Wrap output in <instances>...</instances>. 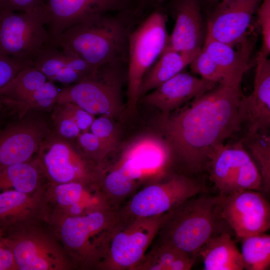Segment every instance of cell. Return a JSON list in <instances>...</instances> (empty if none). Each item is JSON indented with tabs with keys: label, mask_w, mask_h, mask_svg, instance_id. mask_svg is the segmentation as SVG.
Here are the masks:
<instances>
[{
	"label": "cell",
	"mask_w": 270,
	"mask_h": 270,
	"mask_svg": "<svg viewBox=\"0 0 270 270\" xmlns=\"http://www.w3.org/2000/svg\"><path fill=\"white\" fill-rule=\"evenodd\" d=\"M52 110V118L54 126L53 130L63 138L68 139L77 138L82 132L74 120L55 106Z\"/></svg>",
	"instance_id": "74e56055"
},
{
	"label": "cell",
	"mask_w": 270,
	"mask_h": 270,
	"mask_svg": "<svg viewBox=\"0 0 270 270\" xmlns=\"http://www.w3.org/2000/svg\"><path fill=\"white\" fill-rule=\"evenodd\" d=\"M32 64L30 61L0 55V91L24 68Z\"/></svg>",
	"instance_id": "d590c367"
},
{
	"label": "cell",
	"mask_w": 270,
	"mask_h": 270,
	"mask_svg": "<svg viewBox=\"0 0 270 270\" xmlns=\"http://www.w3.org/2000/svg\"><path fill=\"white\" fill-rule=\"evenodd\" d=\"M130 0H45L50 40L88 18L130 8Z\"/></svg>",
	"instance_id": "2e32d148"
},
{
	"label": "cell",
	"mask_w": 270,
	"mask_h": 270,
	"mask_svg": "<svg viewBox=\"0 0 270 270\" xmlns=\"http://www.w3.org/2000/svg\"><path fill=\"white\" fill-rule=\"evenodd\" d=\"M29 112L0 128V168L32 160L50 132L46 119Z\"/></svg>",
	"instance_id": "5bb4252c"
},
{
	"label": "cell",
	"mask_w": 270,
	"mask_h": 270,
	"mask_svg": "<svg viewBox=\"0 0 270 270\" xmlns=\"http://www.w3.org/2000/svg\"><path fill=\"white\" fill-rule=\"evenodd\" d=\"M176 23L166 46L176 51L198 52L204 44V26L198 0H173Z\"/></svg>",
	"instance_id": "7402d4cb"
},
{
	"label": "cell",
	"mask_w": 270,
	"mask_h": 270,
	"mask_svg": "<svg viewBox=\"0 0 270 270\" xmlns=\"http://www.w3.org/2000/svg\"><path fill=\"white\" fill-rule=\"evenodd\" d=\"M242 96L240 87L218 84L175 114L162 115L166 140L192 172L206 168L215 148L240 130Z\"/></svg>",
	"instance_id": "6da1fadb"
},
{
	"label": "cell",
	"mask_w": 270,
	"mask_h": 270,
	"mask_svg": "<svg viewBox=\"0 0 270 270\" xmlns=\"http://www.w3.org/2000/svg\"><path fill=\"white\" fill-rule=\"evenodd\" d=\"M46 182L34 158L0 168V190L3 191L13 190L32 193L42 189Z\"/></svg>",
	"instance_id": "4316f807"
},
{
	"label": "cell",
	"mask_w": 270,
	"mask_h": 270,
	"mask_svg": "<svg viewBox=\"0 0 270 270\" xmlns=\"http://www.w3.org/2000/svg\"><path fill=\"white\" fill-rule=\"evenodd\" d=\"M44 186L32 193L13 190L0 192V224L2 229L34 220L44 219Z\"/></svg>",
	"instance_id": "cb8c5ba5"
},
{
	"label": "cell",
	"mask_w": 270,
	"mask_h": 270,
	"mask_svg": "<svg viewBox=\"0 0 270 270\" xmlns=\"http://www.w3.org/2000/svg\"><path fill=\"white\" fill-rule=\"evenodd\" d=\"M198 255L202 260L205 270L244 269L240 252L226 232L211 237L200 248Z\"/></svg>",
	"instance_id": "d4e9b609"
},
{
	"label": "cell",
	"mask_w": 270,
	"mask_h": 270,
	"mask_svg": "<svg viewBox=\"0 0 270 270\" xmlns=\"http://www.w3.org/2000/svg\"><path fill=\"white\" fill-rule=\"evenodd\" d=\"M258 22L262 34L260 54L267 57L270 52V0H264L258 10Z\"/></svg>",
	"instance_id": "f35d334b"
},
{
	"label": "cell",
	"mask_w": 270,
	"mask_h": 270,
	"mask_svg": "<svg viewBox=\"0 0 270 270\" xmlns=\"http://www.w3.org/2000/svg\"><path fill=\"white\" fill-rule=\"evenodd\" d=\"M112 13L88 18L48 42L70 50L96 70L127 63L128 36L138 16L130 9Z\"/></svg>",
	"instance_id": "7a4b0ae2"
},
{
	"label": "cell",
	"mask_w": 270,
	"mask_h": 270,
	"mask_svg": "<svg viewBox=\"0 0 270 270\" xmlns=\"http://www.w3.org/2000/svg\"><path fill=\"white\" fill-rule=\"evenodd\" d=\"M8 9L16 12L31 11L44 6L45 0H5Z\"/></svg>",
	"instance_id": "60d3db41"
},
{
	"label": "cell",
	"mask_w": 270,
	"mask_h": 270,
	"mask_svg": "<svg viewBox=\"0 0 270 270\" xmlns=\"http://www.w3.org/2000/svg\"><path fill=\"white\" fill-rule=\"evenodd\" d=\"M237 50L233 46L206 35L202 48L222 70L224 80L222 84L240 87L242 76L248 67V60L252 49V42L246 37Z\"/></svg>",
	"instance_id": "603a6c76"
},
{
	"label": "cell",
	"mask_w": 270,
	"mask_h": 270,
	"mask_svg": "<svg viewBox=\"0 0 270 270\" xmlns=\"http://www.w3.org/2000/svg\"></svg>",
	"instance_id": "ee69618b"
},
{
	"label": "cell",
	"mask_w": 270,
	"mask_h": 270,
	"mask_svg": "<svg viewBox=\"0 0 270 270\" xmlns=\"http://www.w3.org/2000/svg\"><path fill=\"white\" fill-rule=\"evenodd\" d=\"M254 158L262 178V189L268 192L270 189V137L267 132L249 133L244 140Z\"/></svg>",
	"instance_id": "1f68e13d"
},
{
	"label": "cell",
	"mask_w": 270,
	"mask_h": 270,
	"mask_svg": "<svg viewBox=\"0 0 270 270\" xmlns=\"http://www.w3.org/2000/svg\"><path fill=\"white\" fill-rule=\"evenodd\" d=\"M164 0H130V8L139 13H146L160 6Z\"/></svg>",
	"instance_id": "b9f144b4"
},
{
	"label": "cell",
	"mask_w": 270,
	"mask_h": 270,
	"mask_svg": "<svg viewBox=\"0 0 270 270\" xmlns=\"http://www.w3.org/2000/svg\"><path fill=\"white\" fill-rule=\"evenodd\" d=\"M198 52H180L166 46L158 58L142 79L140 100L150 91L181 72L190 64Z\"/></svg>",
	"instance_id": "484cf974"
},
{
	"label": "cell",
	"mask_w": 270,
	"mask_h": 270,
	"mask_svg": "<svg viewBox=\"0 0 270 270\" xmlns=\"http://www.w3.org/2000/svg\"><path fill=\"white\" fill-rule=\"evenodd\" d=\"M111 152L117 146L118 132L112 118L100 116L94 120L90 129Z\"/></svg>",
	"instance_id": "e575fe53"
},
{
	"label": "cell",
	"mask_w": 270,
	"mask_h": 270,
	"mask_svg": "<svg viewBox=\"0 0 270 270\" xmlns=\"http://www.w3.org/2000/svg\"><path fill=\"white\" fill-rule=\"evenodd\" d=\"M260 0H222L212 14L206 35L234 47L245 38Z\"/></svg>",
	"instance_id": "ac0fdd59"
},
{
	"label": "cell",
	"mask_w": 270,
	"mask_h": 270,
	"mask_svg": "<svg viewBox=\"0 0 270 270\" xmlns=\"http://www.w3.org/2000/svg\"><path fill=\"white\" fill-rule=\"evenodd\" d=\"M160 6L142 15L129 34L127 96L128 105L130 110L136 108L140 100V90L144 77L158 58L167 44L168 36L166 17Z\"/></svg>",
	"instance_id": "8992f818"
},
{
	"label": "cell",
	"mask_w": 270,
	"mask_h": 270,
	"mask_svg": "<svg viewBox=\"0 0 270 270\" xmlns=\"http://www.w3.org/2000/svg\"><path fill=\"white\" fill-rule=\"evenodd\" d=\"M244 269L266 270L270 266V236L262 233L240 239Z\"/></svg>",
	"instance_id": "4dcf8cb0"
},
{
	"label": "cell",
	"mask_w": 270,
	"mask_h": 270,
	"mask_svg": "<svg viewBox=\"0 0 270 270\" xmlns=\"http://www.w3.org/2000/svg\"><path fill=\"white\" fill-rule=\"evenodd\" d=\"M218 84L181 72L140 99L158 108L162 114H167L190 100L212 90Z\"/></svg>",
	"instance_id": "ffe728a7"
},
{
	"label": "cell",
	"mask_w": 270,
	"mask_h": 270,
	"mask_svg": "<svg viewBox=\"0 0 270 270\" xmlns=\"http://www.w3.org/2000/svg\"><path fill=\"white\" fill-rule=\"evenodd\" d=\"M0 270H18L12 254L4 242L3 229L0 224Z\"/></svg>",
	"instance_id": "ab89813d"
},
{
	"label": "cell",
	"mask_w": 270,
	"mask_h": 270,
	"mask_svg": "<svg viewBox=\"0 0 270 270\" xmlns=\"http://www.w3.org/2000/svg\"><path fill=\"white\" fill-rule=\"evenodd\" d=\"M240 110L248 132H267L270 126V62L260 53L256 58L253 90L248 96H242Z\"/></svg>",
	"instance_id": "44dd1931"
},
{
	"label": "cell",
	"mask_w": 270,
	"mask_h": 270,
	"mask_svg": "<svg viewBox=\"0 0 270 270\" xmlns=\"http://www.w3.org/2000/svg\"><path fill=\"white\" fill-rule=\"evenodd\" d=\"M48 80L32 64L26 66L0 91V98L20 102L31 96Z\"/></svg>",
	"instance_id": "f546056e"
},
{
	"label": "cell",
	"mask_w": 270,
	"mask_h": 270,
	"mask_svg": "<svg viewBox=\"0 0 270 270\" xmlns=\"http://www.w3.org/2000/svg\"><path fill=\"white\" fill-rule=\"evenodd\" d=\"M44 194V218L54 216H80L94 211L110 208L98 183L54 184L46 182Z\"/></svg>",
	"instance_id": "9a60e30c"
},
{
	"label": "cell",
	"mask_w": 270,
	"mask_h": 270,
	"mask_svg": "<svg viewBox=\"0 0 270 270\" xmlns=\"http://www.w3.org/2000/svg\"><path fill=\"white\" fill-rule=\"evenodd\" d=\"M220 196L198 194L168 212L158 235L189 254L194 260L202 246L213 236L220 216Z\"/></svg>",
	"instance_id": "277c9868"
},
{
	"label": "cell",
	"mask_w": 270,
	"mask_h": 270,
	"mask_svg": "<svg viewBox=\"0 0 270 270\" xmlns=\"http://www.w3.org/2000/svg\"><path fill=\"white\" fill-rule=\"evenodd\" d=\"M3 238L18 270L75 269L62 242L44 219L3 230Z\"/></svg>",
	"instance_id": "5b68a950"
},
{
	"label": "cell",
	"mask_w": 270,
	"mask_h": 270,
	"mask_svg": "<svg viewBox=\"0 0 270 270\" xmlns=\"http://www.w3.org/2000/svg\"><path fill=\"white\" fill-rule=\"evenodd\" d=\"M172 150L166 140L147 134L132 140L120 156L142 176L146 185L164 178Z\"/></svg>",
	"instance_id": "e0dca14e"
},
{
	"label": "cell",
	"mask_w": 270,
	"mask_h": 270,
	"mask_svg": "<svg viewBox=\"0 0 270 270\" xmlns=\"http://www.w3.org/2000/svg\"><path fill=\"white\" fill-rule=\"evenodd\" d=\"M59 91L54 82L48 80L24 100L12 102L0 98V108L12 114H16L18 119H21L32 110L52 109L56 104Z\"/></svg>",
	"instance_id": "f1b7e54d"
},
{
	"label": "cell",
	"mask_w": 270,
	"mask_h": 270,
	"mask_svg": "<svg viewBox=\"0 0 270 270\" xmlns=\"http://www.w3.org/2000/svg\"><path fill=\"white\" fill-rule=\"evenodd\" d=\"M4 10H9L8 9L6 0H0V13L4 11Z\"/></svg>",
	"instance_id": "7bdbcfd3"
},
{
	"label": "cell",
	"mask_w": 270,
	"mask_h": 270,
	"mask_svg": "<svg viewBox=\"0 0 270 270\" xmlns=\"http://www.w3.org/2000/svg\"><path fill=\"white\" fill-rule=\"evenodd\" d=\"M55 106L64 114L72 118L82 132L90 130L94 120V115L72 102L56 104Z\"/></svg>",
	"instance_id": "8d00e7d4"
},
{
	"label": "cell",
	"mask_w": 270,
	"mask_h": 270,
	"mask_svg": "<svg viewBox=\"0 0 270 270\" xmlns=\"http://www.w3.org/2000/svg\"><path fill=\"white\" fill-rule=\"evenodd\" d=\"M51 130L34 158L46 181L98 183L100 166L88 158L80 148Z\"/></svg>",
	"instance_id": "52a82bcc"
},
{
	"label": "cell",
	"mask_w": 270,
	"mask_h": 270,
	"mask_svg": "<svg viewBox=\"0 0 270 270\" xmlns=\"http://www.w3.org/2000/svg\"><path fill=\"white\" fill-rule=\"evenodd\" d=\"M203 192L204 188L197 181L182 174H174L144 186L116 212L121 220L156 216Z\"/></svg>",
	"instance_id": "ba28073f"
},
{
	"label": "cell",
	"mask_w": 270,
	"mask_h": 270,
	"mask_svg": "<svg viewBox=\"0 0 270 270\" xmlns=\"http://www.w3.org/2000/svg\"><path fill=\"white\" fill-rule=\"evenodd\" d=\"M192 72L202 78L222 84L223 74L218 66L202 48L189 64Z\"/></svg>",
	"instance_id": "d6a6232c"
},
{
	"label": "cell",
	"mask_w": 270,
	"mask_h": 270,
	"mask_svg": "<svg viewBox=\"0 0 270 270\" xmlns=\"http://www.w3.org/2000/svg\"><path fill=\"white\" fill-rule=\"evenodd\" d=\"M194 260L172 244L160 240L132 270H189Z\"/></svg>",
	"instance_id": "83f0119b"
},
{
	"label": "cell",
	"mask_w": 270,
	"mask_h": 270,
	"mask_svg": "<svg viewBox=\"0 0 270 270\" xmlns=\"http://www.w3.org/2000/svg\"><path fill=\"white\" fill-rule=\"evenodd\" d=\"M219 194L262 188L260 172L244 148L243 140L221 144L212 154L208 166Z\"/></svg>",
	"instance_id": "7c38bea8"
},
{
	"label": "cell",
	"mask_w": 270,
	"mask_h": 270,
	"mask_svg": "<svg viewBox=\"0 0 270 270\" xmlns=\"http://www.w3.org/2000/svg\"></svg>",
	"instance_id": "f6af8a7d"
},
{
	"label": "cell",
	"mask_w": 270,
	"mask_h": 270,
	"mask_svg": "<svg viewBox=\"0 0 270 270\" xmlns=\"http://www.w3.org/2000/svg\"><path fill=\"white\" fill-rule=\"evenodd\" d=\"M168 215L120 220L100 270H132L158 235Z\"/></svg>",
	"instance_id": "30bf717a"
},
{
	"label": "cell",
	"mask_w": 270,
	"mask_h": 270,
	"mask_svg": "<svg viewBox=\"0 0 270 270\" xmlns=\"http://www.w3.org/2000/svg\"><path fill=\"white\" fill-rule=\"evenodd\" d=\"M220 196L221 217L239 240L269 230L270 206L261 193L247 190Z\"/></svg>",
	"instance_id": "4fadbf2b"
},
{
	"label": "cell",
	"mask_w": 270,
	"mask_h": 270,
	"mask_svg": "<svg viewBox=\"0 0 270 270\" xmlns=\"http://www.w3.org/2000/svg\"><path fill=\"white\" fill-rule=\"evenodd\" d=\"M122 66L100 68L92 76L64 86L59 91L56 104L72 102L94 116H116L122 108L119 76Z\"/></svg>",
	"instance_id": "9c48e42d"
},
{
	"label": "cell",
	"mask_w": 270,
	"mask_h": 270,
	"mask_svg": "<svg viewBox=\"0 0 270 270\" xmlns=\"http://www.w3.org/2000/svg\"><path fill=\"white\" fill-rule=\"evenodd\" d=\"M76 138L78 144L84 154L100 168L110 152L91 132H81Z\"/></svg>",
	"instance_id": "836d02e7"
},
{
	"label": "cell",
	"mask_w": 270,
	"mask_h": 270,
	"mask_svg": "<svg viewBox=\"0 0 270 270\" xmlns=\"http://www.w3.org/2000/svg\"><path fill=\"white\" fill-rule=\"evenodd\" d=\"M44 6L31 11L0 13V55L31 62L50 40Z\"/></svg>",
	"instance_id": "8fae6325"
},
{
	"label": "cell",
	"mask_w": 270,
	"mask_h": 270,
	"mask_svg": "<svg viewBox=\"0 0 270 270\" xmlns=\"http://www.w3.org/2000/svg\"><path fill=\"white\" fill-rule=\"evenodd\" d=\"M44 220L62 242L75 269L80 270H98L120 222L116 211L110 208L80 216H49Z\"/></svg>",
	"instance_id": "3957f363"
},
{
	"label": "cell",
	"mask_w": 270,
	"mask_h": 270,
	"mask_svg": "<svg viewBox=\"0 0 270 270\" xmlns=\"http://www.w3.org/2000/svg\"><path fill=\"white\" fill-rule=\"evenodd\" d=\"M31 62L48 80L64 86L90 78L97 71L70 50L48 42L39 50Z\"/></svg>",
	"instance_id": "d6986e66"
}]
</instances>
